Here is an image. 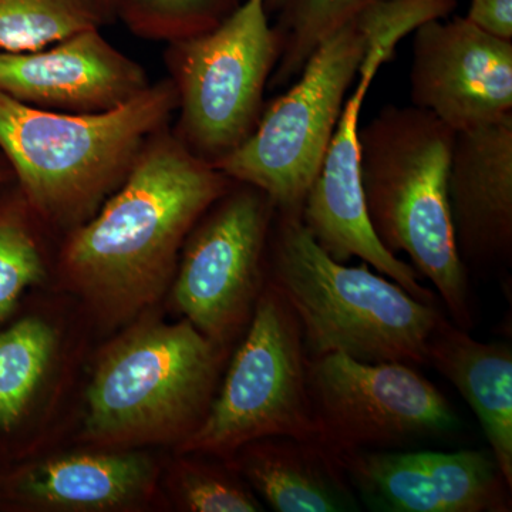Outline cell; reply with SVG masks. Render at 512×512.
Masks as SVG:
<instances>
[{
  "label": "cell",
  "instance_id": "obj_28",
  "mask_svg": "<svg viewBox=\"0 0 512 512\" xmlns=\"http://www.w3.org/2000/svg\"><path fill=\"white\" fill-rule=\"evenodd\" d=\"M101 3H103L104 6H106L107 9H113L114 2L116 0H100Z\"/></svg>",
  "mask_w": 512,
  "mask_h": 512
},
{
  "label": "cell",
  "instance_id": "obj_17",
  "mask_svg": "<svg viewBox=\"0 0 512 512\" xmlns=\"http://www.w3.org/2000/svg\"><path fill=\"white\" fill-rule=\"evenodd\" d=\"M427 365L453 383L476 413L491 454L512 487V350L471 338L446 316L427 345Z\"/></svg>",
  "mask_w": 512,
  "mask_h": 512
},
{
  "label": "cell",
  "instance_id": "obj_18",
  "mask_svg": "<svg viewBox=\"0 0 512 512\" xmlns=\"http://www.w3.org/2000/svg\"><path fill=\"white\" fill-rule=\"evenodd\" d=\"M156 470L138 453H83L37 464L18 481L28 503L57 511H109L150 494Z\"/></svg>",
  "mask_w": 512,
  "mask_h": 512
},
{
  "label": "cell",
  "instance_id": "obj_22",
  "mask_svg": "<svg viewBox=\"0 0 512 512\" xmlns=\"http://www.w3.org/2000/svg\"><path fill=\"white\" fill-rule=\"evenodd\" d=\"M239 5V0H116L113 9L134 35L170 45L217 28Z\"/></svg>",
  "mask_w": 512,
  "mask_h": 512
},
{
  "label": "cell",
  "instance_id": "obj_12",
  "mask_svg": "<svg viewBox=\"0 0 512 512\" xmlns=\"http://www.w3.org/2000/svg\"><path fill=\"white\" fill-rule=\"evenodd\" d=\"M410 99L451 130L487 126L512 114V40L466 18L431 19L414 30Z\"/></svg>",
  "mask_w": 512,
  "mask_h": 512
},
{
  "label": "cell",
  "instance_id": "obj_11",
  "mask_svg": "<svg viewBox=\"0 0 512 512\" xmlns=\"http://www.w3.org/2000/svg\"><path fill=\"white\" fill-rule=\"evenodd\" d=\"M387 50L372 46L359 73L356 89L346 99L328 150L311 185L301 212L309 234L335 261L362 259L379 274L392 279L421 302L436 303L437 296L420 284L416 269L383 247L367 217L360 173L359 119L363 101L384 63Z\"/></svg>",
  "mask_w": 512,
  "mask_h": 512
},
{
  "label": "cell",
  "instance_id": "obj_13",
  "mask_svg": "<svg viewBox=\"0 0 512 512\" xmlns=\"http://www.w3.org/2000/svg\"><path fill=\"white\" fill-rule=\"evenodd\" d=\"M367 504L390 512H510L491 451H355L338 458Z\"/></svg>",
  "mask_w": 512,
  "mask_h": 512
},
{
  "label": "cell",
  "instance_id": "obj_25",
  "mask_svg": "<svg viewBox=\"0 0 512 512\" xmlns=\"http://www.w3.org/2000/svg\"><path fill=\"white\" fill-rule=\"evenodd\" d=\"M466 19L488 35L512 40V0H471Z\"/></svg>",
  "mask_w": 512,
  "mask_h": 512
},
{
  "label": "cell",
  "instance_id": "obj_26",
  "mask_svg": "<svg viewBox=\"0 0 512 512\" xmlns=\"http://www.w3.org/2000/svg\"><path fill=\"white\" fill-rule=\"evenodd\" d=\"M15 181V175H13L12 168L6 160V157L3 156L2 151H0V185H6Z\"/></svg>",
  "mask_w": 512,
  "mask_h": 512
},
{
  "label": "cell",
  "instance_id": "obj_16",
  "mask_svg": "<svg viewBox=\"0 0 512 512\" xmlns=\"http://www.w3.org/2000/svg\"><path fill=\"white\" fill-rule=\"evenodd\" d=\"M231 457H235L239 473L272 510H359L345 470L318 443L292 437H265L238 448Z\"/></svg>",
  "mask_w": 512,
  "mask_h": 512
},
{
  "label": "cell",
  "instance_id": "obj_4",
  "mask_svg": "<svg viewBox=\"0 0 512 512\" xmlns=\"http://www.w3.org/2000/svg\"><path fill=\"white\" fill-rule=\"evenodd\" d=\"M269 279L301 325L309 357L340 353L362 362L427 365L431 333L443 318L369 265L335 261L301 215L276 211L269 235Z\"/></svg>",
  "mask_w": 512,
  "mask_h": 512
},
{
  "label": "cell",
  "instance_id": "obj_1",
  "mask_svg": "<svg viewBox=\"0 0 512 512\" xmlns=\"http://www.w3.org/2000/svg\"><path fill=\"white\" fill-rule=\"evenodd\" d=\"M234 181L168 127L63 249L64 275L101 318H136L171 285L192 228Z\"/></svg>",
  "mask_w": 512,
  "mask_h": 512
},
{
  "label": "cell",
  "instance_id": "obj_15",
  "mask_svg": "<svg viewBox=\"0 0 512 512\" xmlns=\"http://www.w3.org/2000/svg\"><path fill=\"white\" fill-rule=\"evenodd\" d=\"M448 204L464 268L510 265L512 259V114L454 136Z\"/></svg>",
  "mask_w": 512,
  "mask_h": 512
},
{
  "label": "cell",
  "instance_id": "obj_21",
  "mask_svg": "<svg viewBox=\"0 0 512 512\" xmlns=\"http://www.w3.org/2000/svg\"><path fill=\"white\" fill-rule=\"evenodd\" d=\"M56 336L39 318L20 320L0 332V429L22 419L52 362Z\"/></svg>",
  "mask_w": 512,
  "mask_h": 512
},
{
  "label": "cell",
  "instance_id": "obj_19",
  "mask_svg": "<svg viewBox=\"0 0 512 512\" xmlns=\"http://www.w3.org/2000/svg\"><path fill=\"white\" fill-rule=\"evenodd\" d=\"M379 2L382 0H281L274 26L279 57L268 87H288L323 40Z\"/></svg>",
  "mask_w": 512,
  "mask_h": 512
},
{
  "label": "cell",
  "instance_id": "obj_14",
  "mask_svg": "<svg viewBox=\"0 0 512 512\" xmlns=\"http://www.w3.org/2000/svg\"><path fill=\"white\" fill-rule=\"evenodd\" d=\"M146 70L89 29L35 52L0 50V93L57 113L117 109L150 86Z\"/></svg>",
  "mask_w": 512,
  "mask_h": 512
},
{
  "label": "cell",
  "instance_id": "obj_8",
  "mask_svg": "<svg viewBox=\"0 0 512 512\" xmlns=\"http://www.w3.org/2000/svg\"><path fill=\"white\" fill-rule=\"evenodd\" d=\"M279 45L265 0H245L217 28L170 43L178 94L175 136L212 165L237 150L258 124Z\"/></svg>",
  "mask_w": 512,
  "mask_h": 512
},
{
  "label": "cell",
  "instance_id": "obj_23",
  "mask_svg": "<svg viewBox=\"0 0 512 512\" xmlns=\"http://www.w3.org/2000/svg\"><path fill=\"white\" fill-rule=\"evenodd\" d=\"M45 276L42 252L28 218L16 207H0V322L22 293Z\"/></svg>",
  "mask_w": 512,
  "mask_h": 512
},
{
  "label": "cell",
  "instance_id": "obj_10",
  "mask_svg": "<svg viewBox=\"0 0 512 512\" xmlns=\"http://www.w3.org/2000/svg\"><path fill=\"white\" fill-rule=\"evenodd\" d=\"M275 214L265 192L234 181L185 241L174 275V305L218 345H231L252 318L266 284Z\"/></svg>",
  "mask_w": 512,
  "mask_h": 512
},
{
  "label": "cell",
  "instance_id": "obj_24",
  "mask_svg": "<svg viewBox=\"0 0 512 512\" xmlns=\"http://www.w3.org/2000/svg\"><path fill=\"white\" fill-rule=\"evenodd\" d=\"M178 494L185 510L192 512L264 511L247 485L202 464H185L181 468Z\"/></svg>",
  "mask_w": 512,
  "mask_h": 512
},
{
  "label": "cell",
  "instance_id": "obj_20",
  "mask_svg": "<svg viewBox=\"0 0 512 512\" xmlns=\"http://www.w3.org/2000/svg\"><path fill=\"white\" fill-rule=\"evenodd\" d=\"M109 9L100 0H0V50L35 52L89 29Z\"/></svg>",
  "mask_w": 512,
  "mask_h": 512
},
{
  "label": "cell",
  "instance_id": "obj_3",
  "mask_svg": "<svg viewBox=\"0 0 512 512\" xmlns=\"http://www.w3.org/2000/svg\"><path fill=\"white\" fill-rule=\"evenodd\" d=\"M456 131L429 111L386 106L359 128L367 217L383 247L404 252L429 279L451 322L470 332L474 313L467 269L454 241L448 168Z\"/></svg>",
  "mask_w": 512,
  "mask_h": 512
},
{
  "label": "cell",
  "instance_id": "obj_2",
  "mask_svg": "<svg viewBox=\"0 0 512 512\" xmlns=\"http://www.w3.org/2000/svg\"><path fill=\"white\" fill-rule=\"evenodd\" d=\"M177 109L171 79L151 83L117 109L90 114L36 109L0 93V151L30 210L73 231L124 183Z\"/></svg>",
  "mask_w": 512,
  "mask_h": 512
},
{
  "label": "cell",
  "instance_id": "obj_7",
  "mask_svg": "<svg viewBox=\"0 0 512 512\" xmlns=\"http://www.w3.org/2000/svg\"><path fill=\"white\" fill-rule=\"evenodd\" d=\"M308 360L298 318L266 279L220 393L200 426L178 448L229 458L238 448L265 437L319 444Z\"/></svg>",
  "mask_w": 512,
  "mask_h": 512
},
{
  "label": "cell",
  "instance_id": "obj_6",
  "mask_svg": "<svg viewBox=\"0 0 512 512\" xmlns=\"http://www.w3.org/2000/svg\"><path fill=\"white\" fill-rule=\"evenodd\" d=\"M380 26L376 3L323 40L288 92L265 104L251 136L214 167L235 183L265 192L276 211L301 215L349 87Z\"/></svg>",
  "mask_w": 512,
  "mask_h": 512
},
{
  "label": "cell",
  "instance_id": "obj_9",
  "mask_svg": "<svg viewBox=\"0 0 512 512\" xmlns=\"http://www.w3.org/2000/svg\"><path fill=\"white\" fill-rule=\"evenodd\" d=\"M308 386L319 446L335 458L460 430L446 397L406 363L309 357Z\"/></svg>",
  "mask_w": 512,
  "mask_h": 512
},
{
  "label": "cell",
  "instance_id": "obj_27",
  "mask_svg": "<svg viewBox=\"0 0 512 512\" xmlns=\"http://www.w3.org/2000/svg\"><path fill=\"white\" fill-rule=\"evenodd\" d=\"M279 3H281V0H265L266 9L269 10H276L278 9Z\"/></svg>",
  "mask_w": 512,
  "mask_h": 512
},
{
  "label": "cell",
  "instance_id": "obj_5",
  "mask_svg": "<svg viewBox=\"0 0 512 512\" xmlns=\"http://www.w3.org/2000/svg\"><path fill=\"white\" fill-rule=\"evenodd\" d=\"M227 349L187 319L128 330L97 363L87 436L104 446L181 443L207 416Z\"/></svg>",
  "mask_w": 512,
  "mask_h": 512
}]
</instances>
